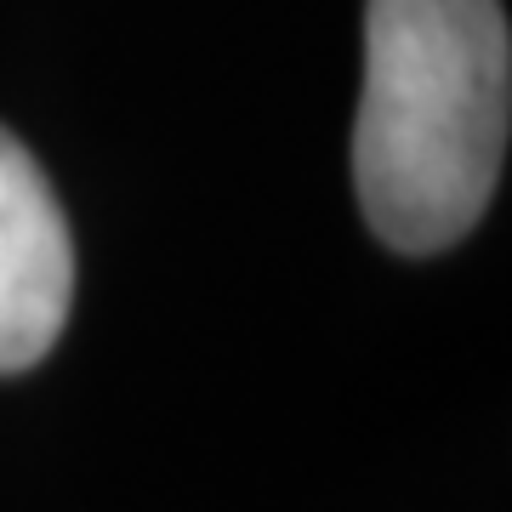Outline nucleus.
<instances>
[{
    "label": "nucleus",
    "mask_w": 512,
    "mask_h": 512,
    "mask_svg": "<svg viewBox=\"0 0 512 512\" xmlns=\"http://www.w3.org/2000/svg\"><path fill=\"white\" fill-rule=\"evenodd\" d=\"M74 296V245L35 154L0 126V376L46 359Z\"/></svg>",
    "instance_id": "2"
},
{
    "label": "nucleus",
    "mask_w": 512,
    "mask_h": 512,
    "mask_svg": "<svg viewBox=\"0 0 512 512\" xmlns=\"http://www.w3.org/2000/svg\"><path fill=\"white\" fill-rule=\"evenodd\" d=\"M512 120L501 0H370L353 177L393 251L456 245L495 194Z\"/></svg>",
    "instance_id": "1"
}]
</instances>
